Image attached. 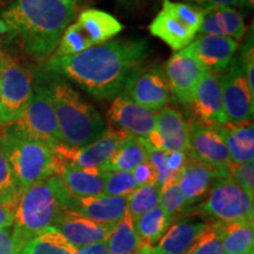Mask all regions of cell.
Segmentation results:
<instances>
[{
	"mask_svg": "<svg viewBox=\"0 0 254 254\" xmlns=\"http://www.w3.org/2000/svg\"><path fill=\"white\" fill-rule=\"evenodd\" d=\"M147 55L144 39L112 40L73 56L52 57L47 67L65 77L98 100L122 93L127 79L141 67Z\"/></svg>",
	"mask_w": 254,
	"mask_h": 254,
	"instance_id": "1",
	"label": "cell"
},
{
	"mask_svg": "<svg viewBox=\"0 0 254 254\" xmlns=\"http://www.w3.org/2000/svg\"><path fill=\"white\" fill-rule=\"evenodd\" d=\"M78 0H12L0 9V39L37 60L50 58Z\"/></svg>",
	"mask_w": 254,
	"mask_h": 254,
	"instance_id": "2",
	"label": "cell"
},
{
	"mask_svg": "<svg viewBox=\"0 0 254 254\" xmlns=\"http://www.w3.org/2000/svg\"><path fill=\"white\" fill-rule=\"evenodd\" d=\"M49 88L63 146L80 148L103 134L106 129L103 117L68 82L58 79Z\"/></svg>",
	"mask_w": 254,
	"mask_h": 254,
	"instance_id": "3",
	"label": "cell"
},
{
	"mask_svg": "<svg viewBox=\"0 0 254 254\" xmlns=\"http://www.w3.org/2000/svg\"><path fill=\"white\" fill-rule=\"evenodd\" d=\"M0 150L11 165L21 190L55 176L64 163L56 147L20 134L11 126L0 134Z\"/></svg>",
	"mask_w": 254,
	"mask_h": 254,
	"instance_id": "4",
	"label": "cell"
},
{
	"mask_svg": "<svg viewBox=\"0 0 254 254\" xmlns=\"http://www.w3.org/2000/svg\"><path fill=\"white\" fill-rule=\"evenodd\" d=\"M62 180L55 174L21 190L14 207V230L28 240L53 226L66 209L62 202Z\"/></svg>",
	"mask_w": 254,
	"mask_h": 254,
	"instance_id": "5",
	"label": "cell"
},
{
	"mask_svg": "<svg viewBox=\"0 0 254 254\" xmlns=\"http://www.w3.org/2000/svg\"><path fill=\"white\" fill-rule=\"evenodd\" d=\"M124 30V25L109 12L88 8L78 15L74 23L68 25L52 57L73 56L95 45L110 41Z\"/></svg>",
	"mask_w": 254,
	"mask_h": 254,
	"instance_id": "6",
	"label": "cell"
},
{
	"mask_svg": "<svg viewBox=\"0 0 254 254\" xmlns=\"http://www.w3.org/2000/svg\"><path fill=\"white\" fill-rule=\"evenodd\" d=\"M204 8L183 1L163 0V7L150 27L151 34L167 44L173 51L185 49L198 34Z\"/></svg>",
	"mask_w": 254,
	"mask_h": 254,
	"instance_id": "7",
	"label": "cell"
},
{
	"mask_svg": "<svg viewBox=\"0 0 254 254\" xmlns=\"http://www.w3.org/2000/svg\"><path fill=\"white\" fill-rule=\"evenodd\" d=\"M253 199L246 194L232 176L215 180L205 201L199 206L200 214L221 224L253 220Z\"/></svg>",
	"mask_w": 254,
	"mask_h": 254,
	"instance_id": "8",
	"label": "cell"
},
{
	"mask_svg": "<svg viewBox=\"0 0 254 254\" xmlns=\"http://www.w3.org/2000/svg\"><path fill=\"white\" fill-rule=\"evenodd\" d=\"M9 126L20 134L44 141L53 147L62 145L55 106L50 88L46 86H38L33 91L19 119Z\"/></svg>",
	"mask_w": 254,
	"mask_h": 254,
	"instance_id": "9",
	"label": "cell"
},
{
	"mask_svg": "<svg viewBox=\"0 0 254 254\" xmlns=\"http://www.w3.org/2000/svg\"><path fill=\"white\" fill-rule=\"evenodd\" d=\"M32 80L30 69L8 57L0 69V126L19 119L33 93Z\"/></svg>",
	"mask_w": 254,
	"mask_h": 254,
	"instance_id": "10",
	"label": "cell"
},
{
	"mask_svg": "<svg viewBox=\"0 0 254 254\" xmlns=\"http://www.w3.org/2000/svg\"><path fill=\"white\" fill-rule=\"evenodd\" d=\"M190 148L187 154L199 164L211 168L219 177L231 176L232 163L226 144L213 126L196 120L189 123Z\"/></svg>",
	"mask_w": 254,
	"mask_h": 254,
	"instance_id": "11",
	"label": "cell"
},
{
	"mask_svg": "<svg viewBox=\"0 0 254 254\" xmlns=\"http://www.w3.org/2000/svg\"><path fill=\"white\" fill-rule=\"evenodd\" d=\"M122 94L146 110L157 112L170 100V88L159 66L139 67L127 79Z\"/></svg>",
	"mask_w": 254,
	"mask_h": 254,
	"instance_id": "12",
	"label": "cell"
},
{
	"mask_svg": "<svg viewBox=\"0 0 254 254\" xmlns=\"http://www.w3.org/2000/svg\"><path fill=\"white\" fill-rule=\"evenodd\" d=\"M227 72L218 75L221 85L227 124L252 122L254 94L247 85L240 59L232 60Z\"/></svg>",
	"mask_w": 254,
	"mask_h": 254,
	"instance_id": "13",
	"label": "cell"
},
{
	"mask_svg": "<svg viewBox=\"0 0 254 254\" xmlns=\"http://www.w3.org/2000/svg\"><path fill=\"white\" fill-rule=\"evenodd\" d=\"M146 150L164 152H189V123L179 111L163 109L158 113L157 126L145 138H138Z\"/></svg>",
	"mask_w": 254,
	"mask_h": 254,
	"instance_id": "14",
	"label": "cell"
},
{
	"mask_svg": "<svg viewBox=\"0 0 254 254\" xmlns=\"http://www.w3.org/2000/svg\"><path fill=\"white\" fill-rule=\"evenodd\" d=\"M205 71L204 66L189 47L178 51L165 65L164 73L170 93H172L180 104L190 105L192 103L196 85Z\"/></svg>",
	"mask_w": 254,
	"mask_h": 254,
	"instance_id": "15",
	"label": "cell"
},
{
	"mask_svg": "<svg viewBox=\"0 0 254 254\" xmlns=\"http://www.w3.org/2000/svg\"><path fill=\"white\" fill-rule=\"evenodd\" d=\"M128 134L119 129L109 128L99 138L80 148H67L60 145L56 147L58 157L63 161L77 165L82 168H103L110 161L114 152Z\"/></svg>",
	"mask_w": 254,
	"mask_h": 254,
	"instance_id": "16",
	"label": "cell"
},
{
	"mask_svg": "<svg viewBox=\"0 0 254 254\" xmlns=\"http://www.w3.org/2000/svg\"><path fill=\"white\" fill-rule=\"evenodd\" d=\"M62 201L67 211L84 215L92 220L112 224L118 222L128 208V195L109 196L100 194L78 198L69 194L66 189L63 193Z\"/></svg>",
	"mask_w": 254,
	"mask_h": 254,
	"instance_id": "17",
	"label": "cell"
},
{
	"mask_svg": "<svg viewBox=\"0 0 254 254\" xmlns=\"http://www.w3.org/2000/svg\"><path fill=\"white\" fill-rule=\"evenodd\" d=\"M190 105L196 122L208 126L227 124L221 85L217 74L205 71L196 85L192 103Z\"/></svg>",
	"mask_w": 254,
	"mask_h": 254,
	"instance_id": "18",
	"label": "cell"
},
{
	"mask_svg": "<svg viewBox=\"0 0 254 254\" xmlns=\"http://www.w3.org/2000/svg\"><path fill=\"white\" fill-rule=\"evenodd\" d=\"M116 224L95 221L65 209L53 227L63 234L69 245L74 249H80L107 240Z\"/></svg>",
	"mask_w": 254,
	"mask_h": 254,
	"instance_id": "19",
	"label": "cell"
},
{
	"mask_svg": "<svg viewBox=\"0 0 254 254\" xmlns=\"http://www.w3.org/2000/svg\"><path fill=\"white\" fill-rule=\"evenodd\" d=\"M110 123L119 131L135 138H145L157 126L158 113L139 106L125 95L119 94L109 111Z\"/></svg>",
	"mask_w": 254,
	"mask_h": 254,
	"instance_id": "20",
	"label": "cell"
},
{
	"mask_svg": "<svg viewBox=\"0 0 254 254\" xmlns=\"http://www.w3.org/2000/svg\"><path fill=\"white\" fill-rule=\"evenodd\" d=\"M187 47L206 71L218 75L228 68L239 47V41L227 37L198 36Z\"/></svg>",
	"mask_w": 254,
	"mask_h": 254,
	"instance_id": "21",
	"label": "cell"
},
{
	"mask_svg": "<svg viewBox=\"0 0 254 254\" xmlns=\"http://www.w3.org/2000/svg\"><path fill=\"white\" fill-rule=\"evenodd\" d=\"M107 173L100 168H82L64 161L57 174L69 194L85 198L103 194Z\"/></svg>",
	"mask_w": 254,
	"mask_h": 254,
	"instance_id": "22",
	"label": "cell"
},
{
	"mask_svg": "<svg viewBox=\"0 0 254 254\" xmlns=\"http://www.w3.org/2000/svg\"><path fill=\"white\" fill-rule=\"evenodd\" d=\"M200 36L227 37L239 41L245 34L243 14L231 6H209L204 8Z\"/></svg>",
	"mask_w": 254,
	"mask_h": 254,
	"instance_id": "23",
	"label": "cell"
},
{
	"mask_svg": "<svg viewBox=\"0 0 254 254\" xmlns=\"http://www.w3.org/2000/svg\"><path fill=\"white\" fill-rule=\"evenodd\" d=\"M208 222L182 221L166 231L157 245L139 254H184L206 230Z\"/></svg>",
	"mask_w": 254,
	"mask_h": 254,
	"instance_id": "24",
	"label": "cell"
},
{
	"mask_svg": "<svg viewBox=\"0 0 254 254\" xmlns=\"http://www.w3.org/2000/svg\"><path fill=\"white\" fill-rule=\"evenodd\" d=\"M226 144L232 165H240L254 159V127L252 122L213 126Z\"/></svg>",
	"mask_w": 254,
	"mask_h": 254,
	"instance_id": "25",
	"label": "cell"
},
{
	"mask_svg": "<svg viewBox=\"0 0 254 254\" xmlns=\"http://www.w3.org/2000/svg\"><path fill=\"white\" fill-rule=\"evenodd\" d=\"M219 178L221 177H219L217 172L193 160L189 155V160L180 172L177 184L190 207L205 194H207L209 189Z\"/></svg>",
	"mask_w": 254,
	"mask_h": 254,
	"instance_id": "26",
	"label": "cell"
},
{
	"mask_svg": "<svg viewBox=\"0 0 254 254\" xmlns=\"http://www.w3.org/2000/svg\"><path fill=\"white\" fill-rule=\"evenodd\" d=\"M217 224L221 236L224 254H245L252 252L254 249L253 220Z\"/></svg>",
	"mask_w": 254,
	"mask_h": 254,
	"instance_id": "27",
	"label": "cell"
},
{
	"mask_svg": "<svg viewBox=\"0 0 254 254\" xmlns=\"http://www.w3.org/2000/svg\"><path fill=\"white\" fill-rule=\"evenodd\" d=\"M173 221L168 218L166 212L160 206L146 212L145 214L134 220L136 233L141 243V249L139 253L157 245L158 241L166 233L168 226Z\"/></svg>",
	"mask_w": 254,
	"mask_h": 254,
	"instance_id": "28",
	"label": "cell"
},
{
	"mask_svg": "<svg viewBox=\"0 0 254 254\" xmlns=\"http://www.w3.org/2000/svg\"><path fill=\"white\" fill-rule=\"evenodd\" d=\"M147 159L148 152L140 140L135 136L128 135L101 170L107 172H132Z\"/></svg>",
	"mask_w": 254,
	"mask_h": 254,
	"instance_id": "29",
	"label": "cell"
},
{
	"mask_svg": "<svg viewBox=\"0 0 254 254\" xmlns=\"http://www.w3.org/2000/svg\"><path fill=\"white\" fill-rule=\"evenodd\" d=\"M109 254H138L141 243L135 230L134 219L127 211L117 222L106 240Z\"/></svg>",
	"mask_w": 254,
	"mask_h": 254,
	"instance_id": "30",
	"label": "cell"
},
{
	"mask_svg": "<svg viewBox=\"0 0 254 254\" xmlns=\"http://www.w3.org/2000/svg\"><path fill=\"white\" fill-rule=\"evenodd\" d=\"M75 249L53 226L31 237L20 254H73Z\"/></svg>",
	"mask_w": 254,
	"mask_h": 254,
	"instance_id": "31",
	"label": "cell"
},
{
	"mask_svg": "<svg viewBox=\"0 0 254 254\" xmlns=\"http://www.w3.org/2000/svg\"><path fill=\"white\" fill-rule=\"evenodd\" d=\"M161 189L158 184L139 186L128 195V208L127 211L136 220L146 212L158 207L160 204Z\"/></svg>",
	"mask_w": 254,
	"mask_h": 254,
	"instance_id": "32",
	"label": "cell"
},
{
	"mask_svg": "<svg viewBox=\"0 0 254 254\" xmlns=\"http://www.w3.org/2000/svg\"><path fill=\"white\" fill-rule=\"evenodd\" d=\"M21 189L5 154L0 150V205L15 207Z\"/></svg>",
	"mask_w": 254,
	"mask_h": 254,
	"instance_id": "33",
	"label": "cell"
},
{
	"mask_svg": "<svg viewBox=\"0 0 254 254\" xmlns=\"http://www.w3.org/2000/svg\"><path fill=\"white\" fill-rule=\"evenodd\" d=\"M184 254H224L217 222H208L206 230Z\"/></svg>",
	"mask_w": 254,
	"mask_h": 254,
	"instance_id": "34",
	"label": "cell"
},
{
	"mask_svg": "<svg viewBox=\"0 0 254 254\" xmlns=\"http://www.w3.org/2000/svg\"><path fill=\"white\" fill-rule=\"evenodd\" d=\"M138 187L132 172H109L103 194L109 196H127Z\"/></svg>",
	"mask_w": 254,
	"mask_h": 254,
	"instance_id": "35",
	"label": "cell"
},
{
	"mask_svg": "<svg viewBox=\"0 0 254 254\" xmlns=\"http://www.w3.org/2000/svg\"><path fill=\"white\" fill-rule=\"evenodd\" d=\"M159 206L166 212L168 218L172 221L177 215L184 213L187 208H190L177 183L167 186L166 189L161 190L160 204H159Z\"/></svg>",
	"mask_w": 254,
	"mask_h": 254,
	"instance_id": "36",
	"label": "cell"
},
{
	"mask_svg": "<svg viewBox=\"0 0 254 254\" xmlns=\"http://www.w3.org/2000/svg\"><path fill=\"white\" fill-rule=\"evenodd\" d=\"M231 176L238 185L246 192L251 199H254V163L232 165Z\"/></svg>",
	"mask_w": 254,
	"mask_h": 254,
	"instance_id": "37",
	"label": "cell"
},
{
	"mask_svg": "<svg viewBox=\"0 0 254 254\" xmlns=\"http://www.w3.org/2000/svg\"><path fill=\"white\" fill-rule=\"evenodd\" d=\"M26 241L12 226L0 228V254H20Z\"/></svg>",
	"mask_w": 254,
	"mask_h": 254,
	"instance_id": "38",
	"label": "cell"
},
{
	"mask_svg": "<svg viewBox=\"0 0 254 254\" xmlns=\"http://www.w3.org/2000/svg\"><path fill=\"white\" fill-rule=\"evenodd\" d=\"M241 67L245 74L247 85L254 94V51H253V33L247 37L245 45L241 50V56L239 57Z\"/></svg>",
	"mask_w": 254,
	"mask_h": 254,
	"instance_id": "39",
	"label": "cell"
},
{
	"mask_svg": "<svg viewBox=\"0 0 254 254\" xmlns=\"http://www.w3.org/2000/svg\"><path fill=\"white\" fill-rule=\"evenodd\" d=\"M132 174L134 177L136 184H138V187L157 184V171H155L153 164L148 159L134 168L132 171Z\"/></svg>",
	"mask_w": 254,
	"mask_h": 254,
	"instance_id": "40",
	"label": "cell"
},
{
	"mask_svg": "<svg viewBox=\"0 0 254 254\" xmlns=\"http://www.w3.org/2000/svg\"><path fill=\"white\" fill-rule=\"evenodd\" d=\"M189 160L186 152H166V165L171 172L179 176Z\"/></svg>",
	"mask_w": 254,
	"mask_h": 254,
	"instance_id": "41",
	"label": "cell"
},
{
	"mask_svg": "<svg viewBox=\"0 0 254 254\" xmlns=\"http://www.w3.org/2000/svg\"><path fill=\"white\" fill-rule=\"evenodd\" d=\"M180 1L189 2V4L196 5L202 8L209 7V6H219V5L234 7V6L238 5V0H180Z\"/></svg>",
	"mask_w": 254,
	"mask_h": 254,
	"instance_id": "42",
	"label": "cell"
},
{
	"mask_svg": "<svg viewBox=\"0 0 254 254\" xmlns=\"http://www.w3.org/2000/svg\"><path fill=\"white\" fill-rule=\"evenodd\" d=\"M73 254H109V247H107L106 240L100 243L92 244V245L75 249Z\"/></svg>",
	"mask_w": 254,
	"mask_h": 254,
	"instance_id": "43",
	"label": "cell"
},
{
	"mask_svg": "<svg viewBox=\"0 0 254 254\" xmlns=\"http://www.w3.org/2000/svg\"><path fill=\"white\" fill-rule=\"evenodd\" d=\"M14 207L8 205H0V228H6L13 225Z\"/></svg>",
	"mask_w": 254,
	"mask_h": 254,
	"instance_id": "44",
	"label": "cell"
},
{
	"mask_svg": "<svg viewBox=\"0 0 254 254\" xmlns=\"http://www.w3.org/2000/svg\"><path fill=\"white\" fill-rule=\"evenodd\" d=\"M238 7L243 13H249L252 11L254 6V0H238Z\"/></svg>",
	"mask_w": 254,
	"mask_h": 254,
	"instance_id": "45",
	"label": "cell"
},
{
	"mask_svg": "<svg viewBox=\"0 0 254 254\" xmlns=\"http://www.w3.org/2000/svg\"><path fill=\"white\" fill-rule=\"evenodd\" d=\"M7 58H8V57L5 56L4 53H2L1 51H0V69H1L2 66L5 65V63H6V60H7Z\"/></svg>",
	"mask_w": 254,
	"mask_h": 254,
	"instance_id": "46",
	"label": "cell"
},
{
	"mask_svg": "<svg viewBox=\"0 0 254 254\" xmlns=\"http://www.w3.org/2000/svg\"><path fill=\"white\" fill-rule=\"evenodd\" d=\"M4 1L5 0H0V9L4 7Z\"/></svg>",
	"mask_w": 254,
	"mask_h": 254,
	"instance_id": "47",
	"label": "cell"
},
{
	"mask_svg": "<svg viewBox=\"0 0 254 254\" xmlns=\"http://www.w3.org/2000/svg\"><path fill=\"white\" fill-rule=\"evenodd\" d=\"M245 254H254V253H253V251H252V252H249V253H245Z\"/></svg>",
	"mask_w": 254,
	"mask_h": 254,
	"instance_id": "48",
	"label": "cell"
},
{
	"mask_svg": "<svg viewBox=\"0 0 254 254\" xmlns=\"http://www.w3.org/2000/svg\"><path fill=\"white\" fill-rule=\"evenodd\" d=\"M138 254H139V253H138Z\"/></svg>",
	"mask_w": 254,
	"mask_h": 254,
	"instance_id": "49",
	"label": "cell"
}]
</instances>
